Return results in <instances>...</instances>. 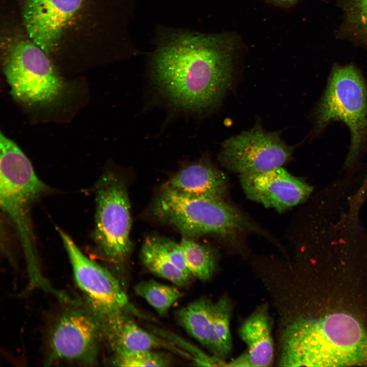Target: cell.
<instances>
[{
	"label": "cell",
	"mask_w": 367,
	"mask_h": 367,
	"mask_svg": "<svg viewBox=\"0 0 367 367\" xmlns=\"http://www.w3.org/2000/svg\"><path fill=\"white\" fill-rule=\"evenodd\" d=\"M234 41L225 34H182L155 55L152 79L172 106L200 112L215 106L229 86Z\"/></svg>",
	"instance_id": "obj_1"
},
{
	"label": "cell",
	"mask_w": 367,
	"mask_h": 367,
	"mask_svg": "<svg viewBox=\"0 0 367 367\" xmlns=\"http://www.w3.org/2000/svg\"><path fill=\"white\" fill-rule=\"evenodd\" d=\"M279 364L283 366L367 365V331L343 312L299 318L285 328Z\"/></svg>",
	"instance_id": "obj_2"
},
{
	"label": "cell",
	"mask_w": 367,
	"mask_h": 367,
	"mask_svg": "<svg viewBox=\"0 0 367 367\" xmlns=\"http://www.w3.org/2000/svg\"><path fill=\"white\" fill-rule=\"evenodd\" d=\"M0 201L18 233L28 268L38 266L30 223L33 202L47 190L30 160L11 139L0 135Z\"/></svg>",
	"instance_id": "obj_3"
},
{
	"label": "cell",
	"mask_w": 367,
	"mask_h": 367,
	"mask_svg": "<svg viewBox=\"0 0 367 367\" xmlns=\"http://www.w3.org/2000/svg\"><path fill=\"white\" fill-rule=\"evenodd\" d=\"M152 212L159 220L189 238L209 233L229 235L248 224L240 212L222 199L191 197L164 188Z\"/></svg>",
	"instance_id": "obj_4"
},
{
	"label": "cell",
	"mask_w": 367,
	"mask_h": 367,
	"mask_svg": "<svg viewBox=\"0 0 367 367\" xmlns=\"http://www.w3.org/2000/svg\"><path fill=\"white\" fill-rule=\"evenodd\" d=\"M316 118L319 127L332 120L342 121L348 126L351 145L346 165L352 166L367 140V90L353 65L336 66L332 70Z\"/></svg>",
	"instance_id": "obj_5"
},
{
	"label": "cell",
	"mask_w": 367,
	"mask_h": 367,
	"mask_svg": "<svg viewBox=\"0 0 367 367\" xmlns=\"http://www.w3.org/2000/svg\"><path fill=\"white\" fill-rule=\"evenodd\" d=\"M4 69L13 95L28 103H46L58 98L63 82L48 55L31 40L6 44Z\"/></svg>",
	"instance_id": "obj_6"
},
{
	"label": "cell",
	"mask_w": 367,
	"mask_h": 367,
	"mask_svg": "<svg viewBox=\"0 0 367 367\" xmlns=\"http://www.w3.org/2000/svg\"><path fill=\"white\" fill-rule=\"evenodd\" d=\"M94 240L109 262H124L132 249L130 202L124 181L113 172L104 174L95 187Z\"/></svg>",
	"instance_id": "obj_7"
},
{
	"label": "cell",
	"mask_w": 367,
	"mask_h": 367,
	"mask_svg": "<svg viewBox=\"0 0 367 367\" xmlns=\"http://www.w3.org/2000/svg\"><path fill=\"white\" fill-rule=\"evenodd\" d=\"M59 232L72 267L75 281L83 294L88 307L102 327L124 313L141 314L129 302L118 280L106 268L86 256L71 238Z\"/></svg>",
	"instance_id": "obj_8"
},
{
	"label": "cell",
	"mask_w": 367,
	"mask_h": 367,
	"mask_svg": "<svg viewBox=\"0 0 367 367\" xmlns=\"http://www.w3.org/2000/svg\"><path fill=\"white\" fill-rule=\"evenodd\" d=\"M102 338L101 323L89 308L72 306L62 311L49 328L46 363L94 365Z\"/></svg>",
	"instance_id": "obj_9"
},
{
	"label": "cell",
	"mask_w": 367,
	"mask_h": 367,
	"mask_svg": "<svg viewBox=\"0 0 367 367\" xmlns=\"http://www.w3.org/2000/svg\"><path fill=\"white\" fill-rule=\"evenodd\" d=\"M292 150L277 132H266L255 127L226 140L219 160L231 171L240 175L251 174L281 167Z\"/></svg>",
	"instance_id": "obj_10"
},
{
	"label": "cell",
	"mask_w": 367,
	"mask_h": 367,
	"mask_svg": "<svg viewBox=\"0 0 367 367\" xmlns=\"http://www.w3.org/2000/svg\"><path fill=\"white\" fill-rule=\"evenodd\" d=\"M84 0H22L29 37L47 55L57 46L62 32Z\"/></svg>",
	"instance_id": "obj_11"
},
{
	"label": "cell",
	"mask_w": 367,
	"mask_h": 367,
	"mask_svg": "<svg viewBox=\"0 0 367 367\" xmlns=\"http://www.w3.org/2000/svg\"><path fill=\"white\" fill-rule=\"evenodd\" d=\"M240 180L249 198L278 211L301 203L312 191L311 186L281 167L240 175Z\"/></svg>",
	"instance_id": "obj_12"
},
{
	"label": "cell",
	"mask_w": 367,
	"mask_h": 367,
	"mask_svg": "<svg viewBox=\"0 0 367 367\" xmlns=\"http://www.w3.org/2000/svg\"><path fill=\"white\" fill-rule=\"evenodd\" d=\"M103 331L104 338L108 340L114 353L163 349L192 360L187 352L172 342L139 326L129 313L118 316L106 324Z\"/></svg>",
	"instance_id": "obj_13"
},
{
	"label": "cell",
	"mask_w": 367,
	"mask_h": 367,
	"mask_svg": "<svg viewBox=\"0 0 367 367\" xmlns=\"http://www.w3.org/2000/svg\"><path fill=\"white\" fill-rule=\"evenodd\" d=\"M163 188L191 197L222 199L227 184L223 173L211 164L199 161L180 169Z\"/></svg>",
	"instance_id": "obj_14"
},
{
	"label": "cell",
	"mask_w": 367,
	"mask_h": 367,
	"mask_svg": "<svg viewBox=\"0 0 367 367\" xmlns=\"http://www.w3.org/2000/svg\"><path fill=\"white\" fill-rule=\"evenodd\" d=\"M239 334L247 346L251 366H268L274 356L271 322L265 306L255 310L243 323Z\"/></svg>",
	"instance_id": "obj_15"
},
{
	"label": "cell",
	"mask_w": 367,
	"mask_h": 367,
	"mask_svg": "<svg viewBox=\"0 0 367 367\" xmlns=\"http://www.w3.org/2000/svg\"><path fill=\"white\" fill-rule=\"evenodd\" d=\"M213 305L208 298H199L179 309L176 318L180 326L191 336L213 355L221 359L214 328Z\"/></svg>",
	"instance_id": "obj_16"
},
{
	"label": "cell",
	"mask_w": 367,
	"mask_h": 367,
	"mask_svg": "<svg viewBox=\"0 0 367 367\" xmlns=\"http://www.w3.org/2000/svg\"><path fill=\"white\" fill-rule=\"evenodd\" d=\"M141 259L143 265L150 272L178 286L187 285L191 277L170 261L163 249L161 237H146L141 248Z\"/></svg>",
	"instance_id": "obj_17"
},
{
	"label": "cell",
	"mask_w": 367,
	"mask_h": 367,
	"mask_svg": "<svg viewBox=\"0 0 367 367\" xmlns=\"http://www.w3.org/2000/svg\"><path fill=\"white\" fill-rule=\"evenodd\" d=\"M179 244L191 276L202 281L209 279L216 268V259L212 250L185 237Z\"/></svg>",
	"instance_id": "obj_18"
},
{
	"label": "cell",
	"mask_w": 367,
	"mask_h": 367,
	"mask_svg": "<svg viewBox=\"0 0 367 367\" xmlns=\"http://www.w3.org/2000/svg\"><path fill=\"white\" fill-rule=\"evenodd\" d=\"M134 290L136 295L144 299L161 317L166 316L172 306L182 296V293L177 287L153 280L138 282Z\"/></svg>",
	"instance_id": "obj_19"
},
{
	"label": "cell",
	"mask_w": 367,
	"mask_h": 367,
	"mask_svg": "<svg viewBox=\"0 0 367 367\" xmlns=\"http://www.w3.org/2000/svg\"><path fill=\"white\" fill-rule=\"evenodd\" d=\"M231 302L226 297L219 299L213 305V323L222 359L227 357L231 351L232 340L230 331Z\"/></svg>",
	"instance_id": "obj_20"
},
{
	"label": "cell",
	"mask_w": 367,
	"mask_h": 367,
	"mask_svg": "<svg viewBox=\"0 0 367 367\" xmlns=\"http://www.w3.org/2000/svg\"><path fill=\"white\" fill-rule=\"evenodd\" d=\"M112 359L114 365L125 367L167 366L171 361L164 353L150 350L123 352L114 353Z\"/></svg>",
	"instance_id": "obj_21"
},
{
	"label": "cell",
	"mask_w": 367,
	"mask_h": 367,
	"mask_svg": "<svg viewBox=\"0 0 367 367\" xmlns=\"http://www.w3.org/2000/svg\"><path fill=\"white\" fill-rule=\"evenodd\" d=\"M150 330L153 333L168 339L187 352L192 356V361L197 366H227V363L223 359L214 355L206 354L200 349L168 330L152 326Z\"/></svg>",
	"instance_id": "obj_22"
},
{
	"label": "cell",
	"mask_w": 367,
	"mask_h": 367,
	"mask_svg": "<svg viewBox=\"0 0 367 367\" xmlns=\"http://www.w3.org/2000/svg\"><path fill=\"white\" fill-rule=\"evenodd\" d=\"M161 241L166 255L172 264L186 274L192 276L187 268L179 243L163 237H161Z\"/></svg>",
	"instance_id": "obj_23"
},
{
	"label": "cell",
	"mask_w": 367,
	"mask_h": 367,
	"mask_svg": "<svg viewBox=\"0 0 367 367\" xmlns=\"http://www.w3.org/2000/svg\"><path fill=\"white\" fill-rule=\"evenodd\" d=\"M229 366H251L247 352L228 362Z\"/></svg>",
	"instance_id": "obj_24"
},
{
	"label": "cell",
	"mask_w": 367,
	"mask_h": 367,
	"mask_svg": "<svg viewBox=\"0 0 367 367\" xmlns=\"http://www.w3.org/2000/svg\"><path fill=\"white\" fill-rule=\"evenodd\" d=\"M270 2L282 7H290L295 4L298 0H268Z\"/></svg>",
	"instance_id": "obj_25"
}]
</instances>
